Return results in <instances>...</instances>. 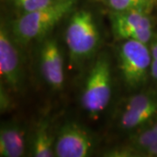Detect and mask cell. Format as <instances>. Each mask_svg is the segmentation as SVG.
I'll use <instances>...</instances> for the list:
<instances>
[{
	"label": "cell",
	"instance_id": "8",
	"mask_svg": "<svg viewBox=\"0 0 157 157\" xmlns=\"http://www.w3.org/2000/svg\"><path fill=\"white\" fill-rule=\"evenodd\" d=\"M157 114V97L140 94L131 97L120 119L122 128L134 129L147 123Z\"/></svg>",
	"mask_w": 157,
	"mask_h": 157
},
{
	"label": "cell",
	"instance_id": "2",
	"mask_svg": "<svg viewBox=\"0 0 157 157\" xmlns=\"http://www.w3.org/2000/svg\"><path fill=\"white\" fill-rule=\"evenodd\" d=\"M112 75L107 57L96 59L85 83L81 102L84 109L94 119L105 110L111 99Z\"/></svg>",
	"mask_w": 157,
	"mask_h": 157
},
{
	"label": "cell",
	"instance_id": "15",
	"mask_svg": "<svg viewBox=\"0 0 157 157\" xmlns=\"http://www.w3.org/2000/svg\"><path fill=\"white\" fill-rule=\"evenodd\" d=\"M151 68H150V73L152 77L154 79L157 81V39H155L151 45Z\"/></svg>",
	"mask_w": 157,
	"mask_h": 157
},
{
	"label": "cell",
	"instance_id": "3",
	"mask_svg": "<svg viewBox=\"0 0 157 157\" xmlns=\"http://www.w3.org/2000/svg\"><path fill=\"white\" fill-rule=\"evenodd\" d=\"M100 34L92 13L78 11L73 13L66 32L71 59L81 60L90 57L99 45Z\"/></svg>",
	"mask_w": 157,
	"mask_h": 157
},
{
	"label": "cell",
	"instance_id": "9",
	"mask_svg": "<svg viewBox=\"0 0 157 157\" xmlns=\"http://www.w3.org/2000/svg\"><path fill=\"white\" fill-rule=\"evenodd\" d=\"M41 71L45 81L53 89H61L64 84L63 57L55 39L46 40L41 48Z\"/></svg>",
	"mask_w": 157,
	"mask_h": 157
},
{
	"label": "cell",
	"instance_id": "4",
	"mask_svg": "<svg viewBox=\"0 0 157 157\" xmlns=\"http://www.w3.org/2000/svg\"><path fill=\"white\" fill-rule=\"evenodd\" d=\"M151 52L145 43L127 39L119 50V64L126 84L138 87L144 83L151 68Z\"/></svg>",
	"mask_w": 157,
	"mask_h": 157
},
{
	"label": "cell",
	"instance_id": "10",
	"mask_svg": "<svg viewBox=\"0 0 157 157\" xmlns=\"http://www.w3.org/2000/svg\"><path fill=\"white\" fill-rule=\"evenodd\" d=\"M25 140L17 126L7 125L0 131V156L20 157L24 155Z\"/></svg>",
	"mask_w": 157,
	"mask_h": 157
},
{
	"label": "cell",
	"instance_id": "11",
	"mask_svg": "<svg viewBox=\"0 0 157 157\" xmlns=\"http://www.w3.org/2000/svg\"><path fill=\"white\" fill-rule=\"evenodd\" d=\"M53 137L50 135L47 124L40 125L34 136L33 154L36 157H52L55 155Z\"/></svg>",
	"mask_w": 157,
	"mask_h": 157
},
{
	"label": "cell",
	"instance_id": "16",
	"mask_svg": "<svg viewBox=\"0 0 157 157\" xmlns=\"http://www.w3.org/2000/svg\"><path fill=\"white\" fill-rule=\"evenodd\" d=\"M140 154H142V155L145 156H155L157 157V144H155L153 146L148 147L145 149L140 151Z\"/></svg>",
	"mask_w": 157,
	"mask_h": 157
},
{
	"label": "cell",
	"instance_id": "6",
	"mask_svg": "<svg viewBox=\"0 0 157 157\" xmlns=\"http://www.w3.org/2000/svg\"><path fill=\"white\" fill-rule=\"evenodd\" d=\"M93 147L90 135L76 123L65 125L59 131L55 142V155L58 157H86Z\"/></svg>",
	"mask_w": 157,
	"mask_h": 157
},
{
	"label": "cell",
	"instance_id": "14",
	"mask_svg": "<svg viewBox=\"0 0 157 157\" xmlns=\"http://www.w3.org/2000/svg\"><path fill=\"white\" fill-rule=\"evenodd\" d=\"M54 0H12L15 6L24 13L37 11L51 5Z\"/></svg>",
	"mask_w": 157,
	"mask_h": 157
},
{
	"label": "cell",
	"instance_id": "12",
	"mask_svg": "<svg viewBox=\"0 0 157 157\" xmlns=\"http://www.w3.org/2000/svg\"><path fill=\"white\" fill-rule=\"evenodd\" d=\"M113 11H140L148 12L156 4L157 0H107Z\"/></svg>",
	"mask_w": 157,
	"mask_h": 157
},
{
	"label": "cell",
	"instance_id": "5",
	"mask_svg": "<svg viewBox=\"0 0 157 157\" xmlns=\"http://www.w3.org/2000/svg\"><path fill=\"white\" fill-rule=\"evenodd\" d=\"M140 11H114L111 21L114 36L120 39H134L147 44L153 36L151 19Z\"/></svg>",
	"mask_w": 157,
	"mask_h": 157
},
{
	"label": "cell",
	"instance_id": "7",
	"mask_svg": "<svg viewBox=\"0 0 157 157\" xmlns=\"http://www.w3.org/2000/svg\"><path fill=\"white\" fill-rule=\"evenodd\" d=\"M0 74L11 89L18 90L22 78L19 56L3 23L0 29Z\"/></svg>",
	"mask_w": 157,
	"mask_h": 157
},
{
	"label": "cell",
	"instance_id": "13",
	"mask_svg": "<svg viewBox=\"0 0 157 157\" xmlns=\"http://www.w3.org/2000/svg\"><path fill=\"white\" fill-rule=\"evenodd\" d=\"M133 140L135 146L139 148V152L148 147L157 144V121L151 127L135 135Z\"/></svg>",
	"mask_w": 157,
	"mask_h": 157
},
{
	"label": "cell",
	"instance_id": "1",
	"mask_svg": "<svg viewBox=\"0 0 157 157\" xmlns=\"http://www.w3.org/2000/svg\"><path fill=\"white\" fill-rule=\"evenodd\" d=\"M74 0H54L37 11L24 13L12 25V33L23 44L44 36L73 9Z\"/></svg>",
	"mask_w": 157,
	"mask_h": 157
},
{
	"label": "cell",
	"instance_id": "17",
	"mask_svg": "<svg viewBox=\"0 0 157 157\" xmlns=\"http://www.w3.org/2000/svg\"><path fill=\"white\" fill-rule=\"evenodd\" d=\"M10 102L8 101V96L6 94V92L3 91V88L1 87V111H6L8 108Z\"/></svg>",
	"mask_w": 157,
	"mask_h": 157
}]
</instances>
